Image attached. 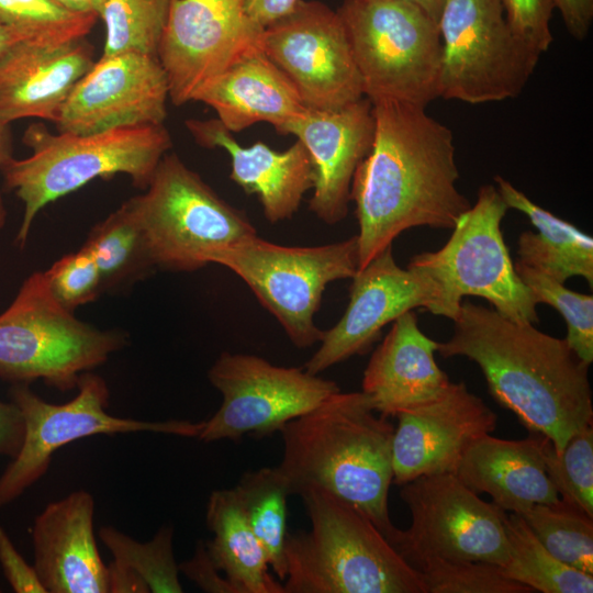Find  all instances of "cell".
<instances>
[{"label":"cell","instance_id":"cell-2","mask_svg":"<svg viewBox=\"0 0 593 593\" xmlns=\"http://www.w3.org/2000/svg\"><path fill=\"white\" fill-rule=\"evenodd\" d=\"M451 337L438 343L444 358L474 361L490 394L530 433L560 452L570 437L593 423L590 365L566 338L515 323L494 309L466 300L452 321Z\"/></svg>","mask_w":593,"mask_h":593},{"label":"cell","instance_id":"cell-16","mask_svg":"<svg viewBox=\"0 0 593 593\" xmlns=\"http://www.w3.org/2000/svg\"><path fill=\"white\" fill-rule=\"evenodd\" d=\"M261 49L307 109H338L365 97L342 19L323 2L299 0L265 27Z\"/></svg>","mask_w":593,"mask_h":593},{"label":"cell","instance_id":"cell-15","mask_svg":"<svg viewBox=\"0 0 593 593\" xmlns=\"http://www.w3.org/2000/svg\"><path fill=\"white\" fill-rule=\"evenodd\" d=\"M264 30L245 0H171L157 53L171 102H193L233 64L260 51Z\"/></svg>","mask_w":593,"mask_h":593},{"label":"cell","instance_id":"cell-33","mask_svg":"<svg viewBox=\"0 0 593 593\" xmlns=\"http://www.w3.org/2000/svg\"><path fill=\"white\" fill-rule=\"evenodd\" d=\"M171 0H104L99 11L105 27L101 56L141 53L157 57Z\"/></svg>","mask_w":593,"mask_h":593},{"label":"cell","instance_id":"cell-46","mask_svg":"<svg viewBox=\"0 0 593 593\" xmlns=\"http://www.w3.org/2000/svg\"><path fill=\"white\" fill-rule=\"evenodd\" d=\"M13 158V137L10 124L0 121V176L7 163ZM7 210L0 188V230L5 226Z\"/></svg>","mask_w":593,"mask_h":593},{"label":"cell","instance_id":"cell-3","mask_svg":"<svg viewBox=\"0 0 593 593\" xmlns=\"http://www.w3.org/2000/svg\"><path fill=\"white\" fill-rule=\"evenodd\" d=\"M280 432L283 456L277 467L291 495L321 488L361 511L392 540L398 530L388 506L394 427L376 414L366 393L338 391Z\"/></svg>","mask_w":593,"mask_h":593},{"label":"cell","instance_id":"cell-9","mask_svg":"<svg viewBox=\"0 0 593 593\" xmlns=\"http://www.w3.org/2000/svg\"><path fill=\"white\" fill-rule=\"evenodd\" d=\"M507 210L496 187L484 184L447 243L412 257L410 264L427 270L440 287V316L454 321L465 296H479L515 323L538 322L537 303L518 277L503 238L501 224Z\"/></svg>","mask_w":593,"mask_h":593},{"label":"cell","instance_id":"cell-30","mask_svg":"<svg viewBox=\"0 0 593 593\" xmlns=\"http://www.w3.org/2000/svg\"><path fill=\"white\" fill-rule=\"evenodd\" d=\"M245 518L266 551L269 567L283 581L287 573L288 482L278 467L245 472L233 488Z\"/></svg>","mask_w":593,"mask_h":593},{"label":"cell","instance_id":"cell-36","mask_svg":"<svg viewBox=\"0 0 593 593\" xmlns=\"http://www.w3.org/2000/svg\"><path fill=\"white\" fill-rule=\"evenodd\" d=\"M515 270L529 289L537 304L556 309L567 323L566 340L577 356L591 365L593 361V296L574 292L562 282L516 260Z\"/></svg>","mask_w":593,"mask_h":593},{"label":"cell","instance_id":"cell-38","mask_svg":"<svg viewBox=\"0 0 593 593\" xmlns=\"http://www.w3.org/2000/svg\"><path fill=\"white\" fill-rule=\"evenodd\" d=\"M547 474L562 500L593 517V427L570 437L560 452L547 440L544 451Z\"/></svg>","mask_w":593,"mask_h":593},{"label":"cell","instance_id":"cell-31","mask_svg":"<svg viewBox=\"0 0 593 593\" xmlns=\"http://www.w3.org/2000/svg\"><path fill=\"white\" fill-rule=\"evenodd\" d=\"M504 527L508 555L506 562L499 567L503 575L534 592H593V574L558 560L536 538L521 515L506 513Z\"/></svg>","mask_w":593,"mask_h":593},{"label":"cell","instance_id":"cell-5","mask_svg":"<svg viewBox=\"0 0 593 593\" xmlns=\"http://www.w3.org/2000/svg\"><path fill=\"white\" fill-rule=\"evenodd\" d=\"M32 154L11 158L1 176L8 190L22 201L24 211L16 234L23 247L36 215L49 203L96 178L123 174L145 189L165 154L172 146L167 128L144 125L93 134L52 133L42 123L27 126L22 138Z\"/></svg>","mask_w":593,"mask_h":593},{"label":"cell","instance_id":"cell-4","mask_svg":"<svg viewBox=\"0 0 593 593\" xmlns=\"http://www.w3.org/2000/svg\"><path fill=\"white\" fill-rule=\"evenodd\" d=\"M296 495L311 528L287 535L286 593H425L417 572L361 511L317 486Z\"/></svg>","mask_w":593,"mask_h":593},{"label":"cell","instance_id":"cell-8","mask_svg":"<svg viewBox=\"0 0 593 593\" xmlns=\"http://www.w3.org/2000/svg\"><path fill=\"white\" fill-rule=\"evenodd\" d=\"M337 13L371 103L426 108L439 98L441 38L422 9L403 0H344Z\"/></svg>","mask_w":593,"mask_h":593},{"label":"cell","instance_id":"cell-39","mask_svg":"<svg viewBox=\"0 0 593 593\" xmlns=\"http://www.w3.org/2000/svg\"><path fill=\"white\" fill-rule=\"evenodd\" d=\"M43 272L54 298L71 312L102 293L99 268L82 246L63 256Z\"/></svg>","mask_w":593,"mask_h":593},{"label":"cell","instance_id":"cell-35","mask_svg":"<svg viewBox=\"0 0 593 593\" xmlns=\"http://www.w3.org/2000/svg\"><path fill=\"white\" fill-rule=\"evenodd\" d=\"M99 536L112 552L113 562L132 572L155 593L183 592L174 556V528L161 527L147 542H139L113 527H102Z\"/></svg>","mask_w":593,"mask_h":593},{"label":"cell","instance_id":"cell-14","mask_svg":"<svg viewBox=\"0 0 593 593\" xmlns=\"http://www.w3.org/2000/svg\"><path fill=\"white\" fill-rule=\"evenodd\" d=\"M222 394L219 410L204 421L198 439L238 440L268 436L340 391L336 382L305 369L272 365L248 354L222 353L208 372Z\"/></svg>","mask_w":593,"mask_h":593},{"label":"cell","instance_id":"cell-23","mask_svg":"<svg viewBox=\"0 0 593 593\" xmlns=\"http://www.w3.org/2000/svg\"><path fill=\"white\" fill-rule=\"evenodd\" d=\"M194 141L206 148H223L231 157V179L246 193L256 194L265 217L277 223L290 219L313 188L314 170L305 146L296 139L277 152L264 142L242 146L217 119L186 121Z\"/></svg>","mask_w":593,"mask_h":593},{"label":"cell","instance_id":"cell-42","mask_svg":"<svg viewBox=\"0 0 593 593\" xmlns=\"http://www.w3.org/2000/svg\"><path fill=\"white\" fill-rule=\"evenodd\" d=\"M179 572L193 581L200 589L211 593H236L226 578L212 561L205 544L199 541L193 557L178 564Z\"/></svg>","mask_w":593,"mask_h":593},{"label":"cell","instance_id":"cell-22","mask_svg":"<svg viewBox=\"0 0 593 593\" xmlns=\"http://www.w3.org/2000/svg\"><path fill=\"white\" fill-rule=\"evenodd\" d=\"M94 61L93 46L85 37L56 46L14 44L0 60V121L55 123Z\"/></svg>","mask_w":593,"mask_h":593},{"label":"cell","instance_id":"cell-49","mask_svg":"<svg viewBox=\"0 0 593 593\" xmlns=\"http://www.w3.org/2000/svg\"><path fill=\"white\" fill-rule=\"evenodd\" d=\"M417 5L438 23L446 0H403Z\"/></svg>","mask_w":593,"mask_h":593},{"label":"cell","instance_id":"cell-34","mask_svg":"<svg viewBox=\"0 0 593 593\" xmlns=\"http://www.w3.org/2000/svg\"><path fill=\"white\" fill-rule=\"evenodd\" d=\"M98 19L96 13L72 11L56 0H0V22L23 42L40 46L83 38Z\"/></svg>","mask_w":593,"mask_h":593},{"label":"cell","instance_id":"cell-18","mask_svg":"<svg viewBox=\"0 0 593 593\" xmlns=\"http://www.w3.org/2000/svg\"><path fill=\"white\" fill-rule=\"evenodd\" d=\"M169 83L156 56H101L78 81L54 123L60 133L93 134L114 128L161 125Z\"/></svg>","mask_w":593,"mask_h":593},{"label":"cell","instance_id":"cell-1","mask_svg":"<svg viewBox=\"0 0 593 593\" xmlns=\"http://www.w3.org/2000/svg\"><path fill=\"white\" fill-rule=\"evenodd\" d=\"M372 113V144L350 188L359 227L358 269L402 232L422 226L452 230L471 206L457 187L448 126L424 107L400 101L374 102Z\"/></svg>","mask_w":593,"mask_h":593},{"label":"cell","instance_id":"cell-44","mask_svg":"<svg viewBox=\"0 0 593 593\" xmlns=\"http://www.w3.org/2000/svg\"><path fill=\"white\" fill-rule=\"evenodd\" d=\"M568 33L577 41H583L593 21V0H553Z\"/></svg>","mask_w":593,"mask_h":593},{"label":"cell","instance_id":"cell-48","mask_svg":"<svg viewBox=\"0 0 593 593\" xmlns=\"http://www.w3.org/2000/svg\"><path fill=\"white\" fill-rule=\"evenodd\" d=\"M19 42H23L21 35L0 22V60Z\"/></svg>","mask_w":593,"mask_h":593},{"label":"cell","instance_id":"cell-37","mask_svg":"<svg viewBox=\"0 0 593 593\" xmlns=\"http://www.w3.org/2000/svg\"><path fill=\"white\" fill-rule=\"evenodd\" d=\"M407 563L417 572L425 593H532L506 578L496 564L483 561L416 558Z\"/></svg>","mask_w":593,"mask_h":593},{"label":"cell","instance_id":"cell-6","mask_svg":"<svg viewBox=\"0 0 593 593\" xmlns=\"http://www.w3.org/2000/svg\"><path fill=\"white\" fill-rule=\"evenodd\" d=\"M127 345V334L78 320L51 292L43 271L29 276L0 314V379L43 380L59 391Z\"/></svg>","mask_w":593,"mask_h":593},{"label":"cell","instance_id":"cell-13","mask_svg":"<svg viewBox=\"0 0 593 593\" xmlns=\"http://www.w3.org/2000/svg\"><path fill=\"white\" fill-rule=\"evenodd\" d=\"M411 525L398 528L390 544L407 562L416 558L483 561L507 560L505 511L483 501L455 473L418 477L401 485Z\"/></svg>","mask_w":593,"mask_h":593},{"label":"cell","instance_id":"cell-7","mask_svg":"<svg viewBox=\"0 0 593 593\" xmlns=\"http://www.w3.org/2000/svg\"><path fill=\"white\" fill-rule=\"evenodd\" d=\"M145 191L126 200L156 268L190 272L257 235L244 212L224 201L175 153L158 163Z\"/></svg>","mask_w":593,"mask_h":593},{"label":"cell","instance_id":"cell-12","mask_svg":"<svg viewBox=\"0 0 593 593\" xmlns=\"http://www.w3.org/2000/svg\"><path fill=\"white\" fill-rule=\"evenodd\" d=\"M77 395L63 404L46 402L26 383H14L11 402L24 421L19 454L0 475V508L18 499L48 470L53 455L63 446L98 434L154 432L198 438L203 422H147L116 417L107 412L109 388L91 371L80 376Z\"/></svg>","mask_w":593,"mask_h":593},{"label":"cell","instance_id":"cell-21","mask_svg":"<svg viewBox=\"0 0 593 593\" xmlns=\"http://www.w3.org/2000/svg\"><path fill=\"white\" fill-rule=\"evenodd\" d=\"M94 500L76 491L36 516L34 570L46 593H107L109 570L93 533Z\"/></svg>","mask_w":593,"mask_h":593},{"label":"cell","instance_id":"cell-45","mask_svg":"<svg viewBox=\"0 0 593 593\" xmlns=\"http://www.w3.org/2000/svg\"><path fill=\"white\" fill-rule=\"evenodd\" d=\"M299 0H245L250 18L266 27L293 10Z\"/></svg>","mask_w":593,"mask_h":593},{"label":"cell","instance_id":"cell-19","mask_svg":"<svg viewBox=\"0 0 593 593\" xmlns=\"http://www.w3.org/2000/svg\"><path fill=\"white\" fill-rule=\"evenodd\" d=\"M392 439L393 480L455 473L468 448L491 434L495 413L463 382H450L436 398L401 411Z\"/></svg>","mask_w":593,"mask_h":593},{"label":"cell","instance_id":"cell-24","mask_svg":"<svg viewBox=\"0 0 593 593\" xmlns=\"http://www.w3.org/2000/svg\"><path fill=\"white\" fill-rule=\"evenodd\" d=\"M438 343L418 327L417 316L407 311L392 326L373 351L362 379L366 393L380 415L432 400L451 382L435 360Z\"/></svg>","mask_w":593,"mask_h":593},{"label":"cell","instance_id":"cell-27","mask_svg":"<svg viewBox=\"0 0 593 593\" xmlns=\"http://www.w3.org/2000/svg\"><path fill=\"white\" fill-rule=\"evenodd\" d=\"M496 189L508 209L524 213L537 233L523 232L517 260L564 283L580 276L593 284V238L573 224L534 203L510 181L495 176Z\"/></svg>","mask_w":593,"mask_h":593},{"label":"cell","instance_id":"cell-10","mask_svg":"<svg viewBox=\"0 0 593 593\" xmlns=\"http://www.w3.org/2000/svg\"><path fill=\"white\" fill-rule=\"evenodd\" d=\"M210 264L236 273L258 301L281 324L299 348L320 343L323 336L314 322L326 287L351 279L358 269L356 235L337 243L290 247L267 242L258 235L215 253Z\"/></svg>","mask_w":593,"mask_h":593},{"label":"cell","instance_id":"cell-11","mask_svg":"<svg viewBox=\"0 0 593 593\" xmlns=\"http://www.w3.org/2000/svg\"><path fill=\"white\" fill-rule=\"evenodd\" d=\"M439 97L470 104L517 97L541 54L511 30L500 0H446Z\"/></svg>","mask_w":593,"mask_h":593},{"label":"cell","instance_id":"cell-32","mask_svg":"<svg viewBox=\"0 0 593 593\" xmlns=\"http://www.w3.org/2000/svg\"><path fill=\"white\" fill-rule=\"evenodd\" d=\"M536 538L558 560L593 574V517L559 499L518 514Z\"/></svg>","mask_w":593,"mask_h":593},{"label":"cell","instance_id":"cell-43","mask_svg":"<svg viewBox=\"0 0 593 593\" xmlns=\"http://www.w3.org/2000/svg\"><path fill=\"white\" fill-rule=\"evenodd\" d=\"M24 421L18 406L0 401V456L14 458L23 444Z\"/></svg>","mask_w":593,"mask_h":593},{"label":"cell","instance_id":"cell-41","mask_svg":"<svg viewBox=\"0 0 593 593\" xmlns=\"http://www.w3.org/2000/svg\"><path fill=\"white\" fill-rule=\"evenodd\" d=\"M0 564L3 574L16 593H46L33 566L18 552L0 525Z\"/></svg>","mask_w":593,"mask_h":593},{"label":"cell","instance_id":"cell-40","mask_svg":"<svg viewBox=\"0 0 593 593\" xmlns=\"http://www.w3.org/2000/svg\"><path fill=\"white\" fill-rule=\"evenodd\" d=\"M512 32L526 45L545 53L553 41L549 22L553 0H500Z\"/></svg>","mask_w":593,"mask_h":593},{"label":"cell","instance_id":"cell-20","mask_svg":"<svg viewBox=\"0 0 593 593\" xmlns=\"http://www.w3.org/2000/svg\"><path fill=\"white\" fill-rule=\"evenodd\" d=\"M278 133L294 135L311 156L314 182L310 210L329 225L344 220L355 171L373 139L370 100L363 97L332 110L306 109Z\"/></svg>","mask_w":593,"mask_h":593},{"label":"cell","instance_id":"cell-47","mask_svg":"<svg viewBox=\"0 0 593 593\" xmlns=\"http://www.w3.org/2000/svg\"><path fill=\"white\" fill-rule=\"evenodd\" d=\"M64 7L83 13H96L99 15V11L104 0H56Z\"/></svg>","mask_w":593,"mask_h":593},{"label":"cell","instance_id":"cell-17","mask_svg":"<svg viewBox=\"0 0 593 593\" xmlns=\"http://www.w3.org/2000/svg\"><path fill=\"white\" fill-rule=\"evenodd\" d=\"M416 307L440 316V287L421 267L409 264L401 268L390 245L356 271L343 316L323 332L320 347L304 369L320 374L355 355L366 354L387 324Z\"/></svg>","mask_w":593,"mask_h":593},{"label":"cell","instance_id":"cell-28","mask_svg":"<svg viewBox=\"0 0 593 593\" xmlns=\"http://www.w3.org/2000/svg\"><path fill=\"white\" fill-rule=\"evenodd\" d=\"M205 521L213 533L206 550L236 593H286L280 580L269 572L266 551L250 529L234 489L210 494Z\"/></svg>","mask_w":593,"mask_h":593},{"label":"cell","instance_id":"cell-26","mask_svg":"<svg viewBox=\"0 0 593 593\" xmlns=\"http://www.w3.org/2000/svg\"><path fill=\"white\" fill-rule=\"evenodd\" d=\"M211 107L231 132L267 122L279 132L306 111L298 90L262 49L235 64L195 98Z\"/></svg>","mask_w":593,"mask_h":593},{"label":"cell","instance_id":"cell-25","mask_svg":"<svg viewBox=\"0 0 593 593\" xmlns=\"http://www.w3.org/2000/svg\"><path fill=\"white\" fill-rule=\"evenodd\" d=\"M548 438L530 433L523 439L491 434L478 438L463 455L455 474L475 493H486L507 513L522 514L560 497L545 467Z\"/></svg>","mask_w":593,"mask_h":593},{"label":"cell","instance_id":"cell-29","mask_svg":"<svg viewBox=\"0 0 593 593\" xmlns=\"http://www.w3.org/2000/svg\"><path fill=\"white\" fill-rule=\"evenodd\" d=\"M82 247L99 268L102 292L125 290L156 269L126 201L90 230Z\"/></svg>","mask_w":593,"mask_h":593}]
</instances>
